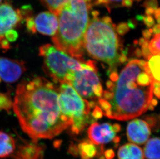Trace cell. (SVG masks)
<instances>
[{"instance_id":"obj_4","label":"cell","mask_w":160,"mask_h":159,"mask_svg":"<svg viewBox=\"0 0 160 159\" xmlns=\"http://www.w3.org/2000/svg\"><path fill=\"white\" fill-rule=\"evenodd\" d=\"M119 47V39L111 18L93 16L83 38V48L89 55L115 69L120 57Z\"/></svg>"},{"instance_id":"obj_21","label":"cell","mask_w":160,"mask_h":159,"mask_svg":"<svg viewBox=\"0 0 160 159\" xmlns=\"http://www.w3.org/2000/svg\"><path fill=\"white\" fill-rule=\"evenodd\" d=\"M150 51L153 55H160V34L155 35L149 45Z\"/></svg>"},{"instance_id":"obj_13","label":"cell","mask_w":160,"mask_h":159,"mask_svg":"<svg viewBox=\"0 0 160 159\" xmlns=\"http://www.w3.org/2000/svg\"><path fill=\"white\" fill-rule=\"evenodd\" d=\"M15 151L12 155L13 159H44L45 146L32 141L18 146Z\"/></svg>"},{"instance_id":"obj_6","label":"cell","mask_w":160,"mask_h":159,"mask_svg":"<svg viewBox=\"0 0 160 159\" xmlns=\"http://www.w3.org/2000/svg\"><path fill=\"white\" fill-rule=\"evenodd\" d=\"M61 84L59 92L61 111L72 119V131L77 134L85 128L88 122L91 108L90 102L83 99L70 84Z\"/></svg>"},{"instance_id":"obj_26","label":"cell","mask_w":160,"mask_h":159,"mask_svg":"<svg viewBox=\"0 0 160 159\" xmlns=\"http://www.w3.org/2000/svg\"><path fill=\"white\" fill-rule=\"evenodd\" d=\"M142 19L145 24L148 27H152L154 24V20L152 16L146 15V16H142Z\"/></svg>"},{"instance_id":"obj_9","label":"cell","mask_w":160,"mask_h":159,"mask_svg":"<svg viewBox=\"0 0 160 159\" xmlns=\"http://www.w3.org/2000/svg\"><path fill=\"white\" fill-rule=\"evenodd\" d=\"M26 71L24 62L0 56V78L5 82H15Z\"/></svg>"},{"instance_id":"obj_3","label":"cell","mask_w":160,"mask_h":159,"mask_svg":"<svg viewBox=\"0 0 160 159\" xmlns=\"http://www.w3.org/2000/svg\"><path fill=\"white\" fill-rule=\"evenodd\" d=\"M92 0H67L58 14V29L52 41L56 48L80 60Z\"/></svg>"},{"instance_id":"obj_25","label":"cell","mask_w":160,"mask_h":159,"mask_svg":"<svg viewBox=\"0 0 160 159\" xmlns=\"http://www.w3.org/2000/svg\"><path fill=\"white\" fill-rule=\"evenodd\" d=\"M143 6L146 8H152L157 9L158 8V0H146L143 3Z\"/></svg>"},{"instance_id":"obj_33","label":"cell","mask_w":160,"mask_h":159,"mask_svg":"<svg viewBox=\"0 0 160 159\" xmlns=\"http://www.w3.org/2000/svg\"><path fill=\"white\" fill-rule=\"evenodd\" d=\"M156 10V9H154L153 8H146L145 13H146V15L152 16V15H154Z\"/></svg>"},{"instance_id":"obj_39","label":"cell","mask_w":160,"mask_h":159,"mask_svg":"<svg viewBox=\"0 0 160 159\" xmlns=\"http://www.w3.org/2000/svg\"><path fill=\"white\" fill-rule=\"evenodd\" d=\"M137 1H141V0H137Z\"/></svg>"},{"instance_id":"obj_36","label":"cell","mask_w":160,"mask_h":159,"mask_svg":"<svg viewBox=\"0 0 160 159\" xmlns=\"http://www.w3.org/2000/svg\"><path fill=\"white\" fill-rule=\"evenodd\" d=\"M152 32L154 33V34H158L160 33V24H156L154 26L152 30Z\"/></svg>"},{"instance_id":"obj_20","label":"cell","mask_w":160,"mask_h":159,"mask_svg":"<svg viewBox=\"0 0 160 159\" xmlns=\"http://www.w3.org/2000/svg\"><path fill=\"white\" fill-rule=\"evenodd\" d=\"M13 102L8 94L0 93V111L5 110L9 111L12 108Z\"/></svg>"},{"instance_id":"obj_37","label":"cell","mask_w":160,"mask_h":159,"mask_svg":"<svg viewBox=\"0 0 160 159\" xmlns=\"http://www.w3.org/2000/svg\"><path fill=\"white\" fill-rule=\"evenodd\" d=\"M122 0H108L109 3L110 4L111 2H119L122 1Z\"/></svg>"},{"instance_id":"obj_35","label":"cell","mask_w":160,"mask_h":159,"mask_svg":"<svg viewBox=\"0 0 160 159\" xmlns=\"http://www.w3.org/2000/svg\"><path fill=\"white\" fill-rule=\"evenodd\" d=\"M160 8H158V9H156V11H155V12H154V15H153L154 16V17H155V18H156V20L157 21L158 23V24H159V23H160Z\"/></svg>"},{"instance_id":"obj_29","label":"cell","mask_w":160,"mask_h":159,"mask_svg":"<svg viewBox=\"0 0 160 159\" xmlns=\"http://www.w3.org/2000/svg\"><path fill=\"white\" fill-rule=\"evenodd\" d=\"M104 155L106 159H112L115 157V152L112 149H108L105 152Z\"/></svg>"},{"instance_id":"obj_28","label":"cell","mask_w":160,"mask_h":159,"mask_svg":"<svg viewBox=\"0 0 160 159\" xmlns=\"http://www.w3.org/2000/svg\"><path fill=\"white\" fill-rule=\"evenodd\" d=\"M102 115H103V113H102V110L98 107H96L95 110L94 111L93 113V116L95 118H100L102 116Z\"/></svg>"},{"instance_id":"obj_14","label":"cell","mask_w":160,"mask_h":159,"mask_svg":"<svg viewBox=\"0 0 160 159\" xmlns=\"http://www.w3.org/2000/svg\"><path fill=\"white\" fill-rule=\"evenodd\" d=\"M119 159H144L141 147L133 143H128L120 147L118 152Z\"/></svg>"},{"instance_id":"obj_7","label":"cell","mask_w":160,"mask_h":159,"mask_svg":"<svg viewBox=\"0 0 160 159\" xmlns=\"http://www.w3.org/2000/svg\"><path fill=\"white\" fill-rule=\"evenodd\" d=\"M68 84L85 99L100 97L103 94V89L97 70L94 62L91 60L86 62L84 67L72 74Z\"/></svg>"},{"instance_id":"obj_31","label":"cell","mask_w":160,"mask_h":159,"mask_svg":"<svg viewBox=\"0 0 160 159\" xmlns=\"http://www.w3.org/2000/svg\"><path fill=\"white\" fill-rule=\"evenodd\" d=\"M152 33V30H149L143 31V35L144 37L146 38V39H149L150 37H151V33Z\"/></svg>"},{"instance_id":"obj_12","label":"cell","mask_w":160,"mask_h":159,"mask_svg":"<svg viewBox=\"0 0 160 159\" xmlns=\"http://www.w3.org/2000/svg\"><path fill=\"white\" fill-rule=\"evenodd\" d=\"M36 31L42 34L54 36L59 26L57 16L50 12L39 13L34 19Z\"/></svg>"},{"instance_id":"obj_8","label":"cell","mask_w":160,"mask_h":159,"mask_svg":"<svg viewBox=\"0 0 160 159\" xmlns=\"http://www.w3.org/2000/svg\"><path fill=\"white\" fill-rule=\"evenodd\" d=\"M23 20L20 9H15L8 1L0 5V43L5 39V35L13 30Z\"/></svg>"},{"instance_id":"obj_10","label":"cell","mask_w":160,"mask_h":159,"mask_svg":"<svg viewBox=\"0 0 160 159\" xmlns=\"http://www.w3.org/2000/svg\"><path fill=\"white\" fill-rule=\"evenodd\" d=\"M117 132L113 125L109 123H92L88 130L89 138L97 145H104L115 140Z\"/></svg>"},{"instance_id":"obj_15","label":"cell","mask_w":160,"mask_h":159,"mask_svg":"<svg viewBox=\"0 0 160 159\" xmlns=\"http://www.w3.org/2000/svg\"><path fill=\"white\" fill-rule=\"evenodd\" d=\"M15 149V141L12 137L0 131V158H6L12 155Z\"/></svg>"},{"instance_id":"obj_1","label":"cell","mask_w":160,"mask_h":159,"mask_svg":"<svg viewBox=\"0 0 160 159\" xmlns=\"http://www.w3.org/2000/svg\"><path fill=\"white\" fill-rule=\"evenodd\" d=\"M42 77L17 86L12 108L21 129L32 141L52 139L72 124L61 111L59 93Z\"/></svg>"},{"instance_id":"obj_24","label":"cell","mask_w":160,"mask_h":159,"mask_svg":"<svg viewBox=\"0 0 160 159\" xmlns=\"http://www.w3.org/2000/svg\"><path fill=\"white\" fill-rule=\"evenodd\" d=\"M117 32L119 34L124 35L129 30L128 26L126 23H120L116 28Z\"/></svg>"},{"instance_id":"obj_40","label":"cell","mask_w":160,"mask_h":159,"mask_svg":"<svg viewBox=\"0 0 160 159\" xmlns=\"http://www.w3.org/2000/svg\"><path fill=\"white\" fill-rule=\"evenodd\" d=\"M1 78H0V82H1Z\"/></svg>"},{"instance_id":"obj_38","label":"cell","mask_w":160,"mask_h":159,"mask_svg":"<svg viewBox=\"0 0 160 159\" xmlns=\"http://www.w3.org/2000/svg\"><path fill=\"white\" fill-rule=\"evenodd\" d=\"M2 0H0V3H1V2Z\"/></svg>"},{"instance_id":"obj_19","label":"cell","mask_w":160,"mask_h":159,"mask_svg":"<svg viewBox=\"0 0 160 159\" xmlns=\"http://www.w3.org/2000/svg\"><path fill=\"white\" fill-rule=\"evenodd\" d=\"M42 3L49 10L50 12L56 16L67 0H41Z\"/></svg>"},{"instance_id":"obj_5","label":"cell","mask_w":160,"mask_h":159,"mask_svg":"<svg viewBox=\"0 0 160 159\" xmlns=\"http://www.w3.org/2000/svg\"><path fill=\"white\" fill-rule=\"evenodd\" d=\"M39 55L43 58L46 73L55 82L68 84L72 74L84 67L86 63H80L50 44L41 46Z\"/></svg>"},{"instance_id":"obj_2","label":"cell","mask_w":160,"mask_h":159,"mask_svg":"<svg viewBox=\"0 0 160 159\" xmlns=\"http://www.w3.org/2000/svg\"><path fill=\"white\" fill-rule=\"evenodd\" d=\"M110 87V107L105 115L116 120H128L148 110L152 99L154 80L148 62L133 60L121 70Z\"/></svg>"},{"instance_id":"obj_27","label":"cell","mask_w":160,"mask_h":159,"mask_svg":"<svg viewBox=\"0 0 160 159\" xmlns=\"http://www.w3.org/2000/svg\"><path fill=\"white\" fill-rule=\"evenodd\" d=\"M148 41H145L143 43V47H142V52H143V55L145 56L146 58H149L148 55L150 54V52L148 49Z\"/></svg>"},{"instance_id":"obj_34","label":"cell","mask_w":160,"mask_h":159,"mask_svg":"<svg viewBox=\"0 0 160 159\" xmlns=\"http://www.w3.org/2000/svg\"><path fill=\"white\" fill-rule=\"evenodd\" d=\"M70 152L71 153L72 155H77L78 153V148L77 147H76L75 146H71L70 148Z\"/></svg>"},{"instance_id":"obj_18","label":"cell","mask_w":160,"mask_h":159,"mask_svg":"<svg viewBox=\"0 0 160 159\" xmlns=\"http://www.w3.org/2000/svg\"><path fill=\"white\" fill-rule=\"evenodd\" d=\"M148 66L154 80L160 82V56H150Z\"/></svg>"},{"instance_id":"obj_23","label":"cell","mask_w":160,"mask_h":159,"mask_svg":"<svg viewBox=\"0 0 160 159\" xmlns=\"http://www.w3.org/2000/svg\"><path fill=\"white\" fill-rule=\"evenodd\" d=\"M18 34L15 30H12L8 31L5 35V38L8 42H14L18 38Z\"/></svg>"},{"instance_id":"obj_16","label":"cell","mask_w":160,"mask_h":159,"mask_svg":"<svg viewBox=\"0 0 160 159\" xmlns=\"http://www.w3.org/2000/svg\"><path fill=\"white\" fill-rule=\"evenodd\" d=\"M147 159H160V139L151 138L147 142L143 149Z\"/></svg>"},{"instance_id":"obj_22","label":"cell","mask_w":160,"mask_h":159,"mask_svg":"<svg viewBox=\"0 0 160 159\" xmlns=\"http://www.w3.org/2000/svg\"><path fill=\"white\" fill-rule=\"evenodd\" d=\"M26 26L27 27L28 30L31 33L34 34L36 33L35 29V23L34 18L32 16L29 17L26 19Z\"/></svg>"},{"instance_id":"obj_32","label":"cell","mask_w":160,"mask_h":159,"mask_svg":"<svg viewBox=\"0 0 160 159\" xmlns=\"http://www.w3.org/2000/svg\"><path fill=\"white\" fill-rule=\"evenodd\" d=\"M94 4L98 5H108L109 4L108 0H95Z\"/></svg>"},{"instance_id":"obj_17","label":"cell","mask_w":160,"mask_h":159,"mask_svg":"<svg viewBox=\"0 0 160 159\" xmlns=\"http://www.w3.org/2000/svg\"><path fill=\"white\" fill-rule=\"evenodd\" d=\"M78 152L82 159H92L98 153L97 148L91 141L82 142L78 146Z\"/></svg>"},{"instance_id":"obj_30","label":"cell","mask_w":160,"mask_h":159,"mask_svg":"<svg viewBox=\"0 0 160 159\" xmlns=\"http://www.w3.org/2000/svg\"><path fill=\"white\" fill-rule=\"evenodd\" d=\"M133 3V0H122V6L127 7H131L132 6Z\"/></svg>"},{"instance_id":"obj_11","label":"cell","mask_w":160,"mask_h":159,"mask_svg":"<svg viewBox=\"0 0 160 159\" xmlns=\"http://www.w3.org/2000/svg\"><path fill=\"white\" fill-rule=\"evenodd\" d=\"M151 134V129L148 123L142 119L132 120L127 127L128 141L138 145L145 144Z\"/></svg>"}]
</instances>
